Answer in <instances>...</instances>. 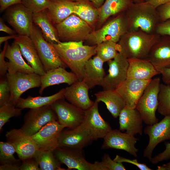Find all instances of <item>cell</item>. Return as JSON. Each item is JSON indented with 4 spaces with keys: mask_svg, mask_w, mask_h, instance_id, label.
Masks as SVG:
<instances>
[{
    "mask_svg": "<svg viewBox=\"0 0 170 170\" xmlns=\"http://www.w3.org/2000/svg\"><path fill=\"white\" fill-rule=\"evenodd\" d=\"M127 78L150 80L160 72L148 59H128Z\"/></svg>",
    "mask_w": 170,
    "mask_h": 170,
    "instance_id": "obj_25",
    "label": "cell"
},
{
    "mask_svg": "<svg viewBox=\"0 0 170 170\" xmlns=\"http://www.w3.org/2000/svg\"><path fill=\"white\" fill-rule=\"evenodd\" d=\"M170 0H144L151 5L157 8L159 6L169 2Z\"/></svg>",
    "mask_w": 170,
    "mask_h": 170,
    "instance_id": "obj_52",
    "label": "cell"
},
{
    "mask_svg": "<svg viewBox=\"0 0 170 170\" xmlns=\"http://www.w3.org/2000/svg\"><path fill=\"white\" fill-rule=\"evenodd\" d=\"M51 2L59 0H67L69 1H71L72 2H76V0H49Z\"/></svg>",
    "mask_w": 170,
    "mask_h": 170,
    "instance_id": "obj_58",
    "label": "cell"
},
{
    "mask_svg": "<svg viewBox=\"0 0 170 170\" xmlns=\"http://www.w3.org/2000/svg\"><path fill=\"white\" fill-rule=\"evenodd\" d=\"M22 55L20 46L14 40L11 44H8L5 54V57L9 60L7 61L8 72H34L31 67L25 61Z\"/></svg>",
    "mask_w": 170,
    "mask_h": 170,
    "instance_id": "obj_27",
    "label": "cell"
},
{
    "mask_svg": "<svg viewBox=\"0 0 170 170\" xmlns=\"http://www.w3.org/2000/svg\"><path fill=\"white\" fill-rule=\"evenodd\" d=\"M134 3H139L144 1V0H131Z\"/></svg>",
    "mask_w": 170,
    "mask_h": 170,
    "instance_id": "obj_57",
    "label": "cell"
},
{
    "mask_svg": "<svg viewBox=\"0 0 170 170\" xmlns=\"http://www.w3.org/2000/svg\"><path fill=\"white\" fill-rule=\"evenodd\" d=\"M10 96V89L6 75L0 77V107L9 102Z\"/></svg>",
    "mask_w": 170,
    "mask_h": 170,
    "instance_id": "obj_40",
    "label": "cell"
},
{
    "mask_svg": "<svg viewBox=\"0 0 170 170\" xmlns=\"http://www.w3.org/2000/svg\"><path fill=\"white\" fill-rule=\"evenodd\" d=\"M160 36L140 30L128 31L117 43L118 51L128 59H148L151 48Z\"/></svg>",
    "mask_w": 170,
    "mask_h": 170,
    "instance_id": "obj_2",
    "label": "cell"
},
{
    "mask_svg": "<svg viewBox=\"0 0 170 170\" xmlns=\"http://www.w3.org/2000/svg\"><path fill=\"white\" fill-rule=\"evenodd\" d=\"M96 101L104 102L112 116L115 118L119 117L126 104L116 90H104L94 94Z\"/></svg>",
    "mask_w": 170,
    "mask_h": 170,
    "instance_id": "obj_30",
    "label": "cell"
},
{
    "mask_svg": "<svg viewBox=\"0 0 170 170\" xmlns=\"http://www.w3.org/2000/svg\"><path fill=\"white\" fill-rule=\"evenodd\" d=\"M165 149L161 153L152 157L149 162L153 164H156L164 161L170 159V143L165 142Z\"/></svg>",
    "mask_w": 170,
    "mask_h": 170,
    "instance_id": "obj_43",
    "label": "cell"
},
{
    "mask_svg": "<svg viewBox=\"0 0 170 170\" xmlns=\"http://www.w3.org/2000/svg\"><path fill=\"white\" fill-rule=\"evenodd\" d=\"M119 130L133 136L143 133L142 117L136 108H130L126 105L119 115Z\"/></svg>",
    "mask_w": 170,
    "mask_h": 170,
    "instance_id": "obj_24",
    "label": "cell"
},
{
    "mask_svg": "<svg viewBox=\"0 0 170 170\" xmlns=\"http://www.w3.org/2000/svg\"><path fill=\"white\" fill-rule=\"evenodd\" d=\"M16 152L13 145L9 143L0 142V163L1 165L13 164L21 165L22 161L16 159L14 154Z\"/></svg>",
    "mask_w": 170,
    "mask_h": 170,
    "instance_id": "obj_38",
    "label": "cell"
},
{
    "mask_svg": "<svg viewBox=\"0 0 170 170\" xmlns=\"http://www.w3.org/2000/svg\"><path fill=\"white\" fill-rule=\"evenodd\" d=\"M14 39L19 45L22 55L33 68L34 73L40 76L44 75L46 71L30 37L17 35Z\"/></svg>",
    "mask_w": 170,
    "mask_h": 170,
    "instance_id": "obj_23",
    "label": "cell"
},
{
    "mask_svg": "<svg viewBox=\"0 0 170 170\" xmlns=\"http://www.w3.org/2000/svg\"><path fill=\"white\" fill-rule=\"evenodd\" d=\"M74 14L87 23L95 30L99 19L98 8L88 0H76Z\"/></svg>",
    "mask_w": 170,
    "mask_h": 170,
    "instance_id": "obj_33",
    "label": "cell"
},
{
    "mask_svg": "<svg viewBox=\"0 0 170 170\" xmlns=\"http://www.w3.org/2000/svg\"><path fill=\"white\" fill-rule=\"evenodd\" d=\"M144 134L149 137L148 143L144 150L143 157L149 161L152 157L155 148L160 143L170 139V115L165 116L159 122L147 125L144 129Z\"/></svg>",
    "mask_w": 170,
    "mask_h": 170,
    "instance_id": "obj_15",
    "label": "cell"
},
{
    "mask_svg": "<svg viewBox=\"0 0 170 170\" xmlns=\"http://www.w3.org/2000/svg\"><path fill=\"white\" fill-rule=\"evenodd\" d=\"M6 76L11 91L9 102L15 105L24 93L29 89L41 86V76L34 72H7Z\"/></svg>",
    "mask_w": 170,
    "mask_h": 170,
    "instance_id": "obj_11",
    "label": "cell"
},
{
    "mask_svg": "<svg viewBox=\"0 0 170 170\" xmlns=\"http://www.w3.org/2000/svg\"><path fill=\"white\" fill-rule=\"evenodd\" d=\"M33 23L39 28L43 37L48 42L52 44L61 42L47 9L33 13Z\"/></svg>",
    "mask_w": 170,
    "mask_h": 170,
    "instance_id": "obj_29",
    "label": "cell"
},
{
    "mask_svg": "<svg viewBox=\"0 0 170 170\" xmlns=\"http://www.w3.org/2000/svg\"><path fill=\"white\" fill-rule=\"evenodd\" d=\"M65 128L58 121H51L31 137L38 149L54 151L58 147L59 138Z\"/></svg>",
    "mask_w": 170,
    "mask_h": 170,
    "instance_id": "obj_16",
    "label": "cell"
},
{
    "mask_svg": "<svg viewBox=\"0 0 170 170\" xmlns=\"http://www.w3.org/2000/svg\"><path fill=\"white\" fill-rule=\"evenodd\" d=\"M96 55L104 62L114 59L117 54V43L105 41L96 45Z\"/></svg>",
    "mask_w": 170,
    "mask_h": 170,
    "instance_id": "obj_36",
    "label": "cell"
},
{
    "mask_svg": "<svg viewBox=\"0 0 170 170\" xmlns=\"http://www.w3.org/2000/svg\"><path fill=\"white\" fill-rule=\"evenodd\" d=\"M33 14L21 3L6 9L5 16L8 22L18 35L30 37L34 24Z\"/></svg>",
    "mask_w": 170,
    "mask_h": 170,
    "instance_id": "obj_10",
    "label": "cell"
},
{
    "mask_svg": "<svg viewBox=\"0 0 170 170\" xmlns=\"http://www.w3.org/2000/svg\"><path fill=\"white\" fill-rule=\"evenodd\" d=\"M99 102L84 110V120L80 125L87 132L94 140L105 138L112 130L110 124L101 116L98 110Z\"/></svg>",
    "mask_w": 170,
    "mask_h": 170,
    "instance_id": "obj_13",
    "label": "cell"
},
{
    "mask_svg": "<svg viewBox=\"0 0 170 170\" xmlns=\"http://www.w3.org/2000/svg\"><path fill=\"white\" fill-rule=\"evenodd\" d=\"M61 42L85 41L94 31L85 21L72 14L55 26Z\"/></svg>",
    "mask_w": 170,
    "mask_h": 170,
    "instance_id": "obj_6",
    "label": "cell"
},
{
    "mask_svg": "<svg viewBox=\"0 0 170 170\" xmlns=\"http://www.w3.org/2000/svg\"><path fill=\"white\" fill-rule=\"evenodd\" d=\"M65 88L64 98L70 103L85 110L94 104L88 95L89 89L82 81H78Z\"/></svg>",
    "mask_w": 170,
    "mask_h": 170,
    "instance_id": "obj_22",
    "label": "cell"
},
{
    "mask_svg": "<svg viewBox=\"0 0 170 170\" xmlns=\"http://www.w3.org/2000/svg\"><path fill=\"white\" fill-rule=\"evenodd\" d=\"M133 3L131 0H105L98 9L99 19L96 27L99 28L111 16L125 12Z\"/></svg>",
    "mask_w": 170,
    "mask_h": 170,
    "instance_id": "obj_31",
    "label": "cell"
},
{
    "mask_svg": "<svg viewBox=\"0 0 170 170\" xmlns=\"http://www.w3.org/2000/svg\"><path fill=\"white\" fill-rule=\"evenodd\" d=\"M162 76V79L164 83L170 85V66L163 68L159 71Z\"/></svg>",
    "mask_w": 170,
    "mask_h": 170,
    "instance_id": "obj_50",
    "label": "cell"
},
{
    "mask_svg": "<svg viewBox=\"0 0 170 170\" xmlns=\"http://www.w3.org/2000/svg\"><path fill=\"white\" fill-rule=\"evenodd\" d=\"M148 59L159 71L170 66V36H160L151 48Z\"/></svg>",
    "mask_w": 170,
    "mask_h": 170,
    "instance_id": "obj_21",
    "label": "cell"
},
{
    "mask_svg": "<svg viewBox=\"0 0 170 170\" xmlns=\"http://www.w3.org/2000/svg\"><path fill=\"white\" fill-rule=\"evenodd\" d=\"M20 165L13 164H6L1 165L0 166V170H20Z\"/></svg>",
    "mask_w": 170,
    "mask_h": 170,
    "instance_id": "obj_53",
    "label": "cell"
},
{
    "mask_svg": "<svg viewBox=\"0 0 170 170\" xmlns=\"http://www.w3.org/2000/svg\"><path fill=\"white\" fill-rule=\"evenodd\" d=\"M128 31H141L152 34L160 22L156 8L145 1L133 3L125 12Z\"/></svg>",
    "mask_w": 170,
    "mask_h": 170,
    "instance_id": "obj_3",
    "label": "cell"
},
{
    "mask_svg": "<svg viewBox=\"0 0 170 170\" xmlns=\"http://www.w3.org/2000/svg\"><path fill=\"white\" fill-rule=\"evenodd\" d=\"M53 152L58 160L66 165L68 170H107L102 161L94 163L87 161L82 150L58 147Z\"/></svg>",
    "mask_w": 170,
    "mask_h": 170,
    "instance_id": "obj_8",
    "label": "cell"
},
{
    "mask_svg": "<svg viewBox=\"0 0 170 170\" xmlns=\"http://www.w3.org/2000/svg\"><path fill=\"white\" fill-rule=\"evenodd\" d=\"M22 109L16 107L12 103H8L0 107V131L9 119L13 117H18L22 113Z\"/></svg>",
    "mask_w": 170,
    "mask_h": 170,
    "instance_id": "obj_39",
    "label": "cell"
},
{
    "mask_svg": "<svg viewBox=\"0 0 170 170\" xmlns=\"http://www.w3.org/2000/svg\"><path fill=\"white\" fill-rule=\"evenodd\" d=\"M125 12L116 15L103 26L93 31L85 40L88 45H95L107 41L117 43L121 37L128 31Z\"/></svg>",
    "mask_w": 170,
    "mask_h": 170,
    "instance_id": "obj_4",
    "label": "cell"
},
{
    "mask_svg": "<svg viewBox=\"0 0 170 170\" xmlns=\"http://www.w3.org/2000/svg\"><path fill=\"white\" fill-rule=\"evenodd\" d=\"M20 170H41L39 164L34 157L22 161Z\"/></svg>",
    "mask_w": 170,
    "mask_h": 170,
    "instance_id": "obj_45",
    "label": "cell"
},
{
    "mask_svg": "<svg viewBox=\"0 0 170 170\" xmlns=\"http://www.w3.org/2000/svg\"><path fill=\"white\" fill-rule=\"evenodd\" d=\"M157 170H170V162L162 166H158Z\"/></svg>",
    "mask_w": 170,
    "mask_h": 170,
    "instance_id": "obj_56",
    "label": "cell"
},
{
    "mask_svg": "<svg viewBox=\"0 0 170 170\" xmlns=\"http://www.w3.org/2000/svg\"><path fill=\"white\" fill-rule=\"evenodd\" d=\"M76 2L59 0L51 2L47 8L54 25H56L74 14Z\"/></svg>",
    "mask_w": 170,
    "mask_h": 170,
    "instance_id": "obj_32",
    "label": "cell"
},
{
    "mask_svg": "<svg viewBox=\"0 0 170 170\" xmlns=\"http://www.w3.org/2000/svg\"><path fill=\"white\" fill-rule=\"evenodd\" d=\"M150 80L127 78L115 89L130 108H135Z\"/></svg>",
    "mask_w": 170,
    "mask_h": 170,
    "instance_id": "obj_19",
    "label": "cell"
},
{
    "mask_svg": "<svg viewBox=\"0 0 170 170\" xmlns=\"http://www.w3.org/2000/svg\"><path fill=\"white\" fill-rule=\"evenodd\" d=\"M169 2H170V0H169Z\"/></svg>",
    "mask_w": 170,
    "mask_h": 170,
    "instance_id": "obj_59",
    "label": "cell"
},
{
    "mask_svg": "<svg viewBox=\"0 0 170 170\" xmlns=\"http://www.w3.org/2000/svg\"><path fill=\"white\" fill-rule=\"evenodd\" d=\"M158 112L164 116L170 115V85L160 84L158 95Z\"/></svg>",
    "mask_w": 170,
    "mask_h": 170,
    "instance_id": "obj_37",
    "label": "cell"
},
{
    "mask_svg": "<svg viewBox=\"0 0 170 170\" xmlns=\"http://www.w3.org/2000/svg\"><path fill=\"white\" fill-rule=\"evenodd\" d=\"M64 99H58L50 105L56 114L60 124L70 129L75 128L83 122L84 111L67 102Z\"/></svg>",
    "mask_w": 170,
    "mask_h": 170,
    "instance_id": "obj_12",
    "label": "cell"
},
{
    "mask_svg": "<svg viewBox=\"0 0 170 170\" xmlns=\"http://www.w3.org/2000/svg\"><path fill=\"white\" fill-rule=\"evenodd\" d=\"M103 149H113L124 150L135 157L138 156L139 149L135 144L139 138L119 129H112L104 138Z\"/></svg>",
    "mask_w": 170,
    "mask_h": 170,
    "instance_id": "obj_18",
    "label": "cell"
},
{
    "mask_svg": "<svg viewBox=\"0 0 170 170\" xmlns=\"http://www.w3.org/2000/svg\"><path fill=\"white\" fill-rule=\"evenodd\" d=\"M51 1L49 0H22V3L33 13L47 9Z\"/></svg>",
    "mask_w": 170,
    "mask_h": 170,
    "instance_id": "obj_41",
    "label": "cell"
},
{
    "mask_svg": "<svg viewBox=\"0 0 170 170\" xmlns=\"http://www.w3.org/2000/svg\"><path fill=\"white\" fill-rule=\"evenodd\" d=\"M102 162L108 170H125L122 163L117 162L111 159L109 155L105 153L102 158Z\"/></svg>",
    "mask_w": 170,
    "mask_h": 170,
    "instance_id": "obj_42",
    "label": "cell"
},
{
    "mask_svg": "<svg viewBox=\"0 0 170 170\" xmlns=\"http://www.w3.org/2000/svg\"><path fill=\"white\" fill-rule=\"evenodd\" d=\"M104 62L96 55L86 63L84 69L82 81L91 88L96 86L100 85L105 73L103 68Z\"/></svg>",
    "mask_w": 170,
    "mask_h": 170,
    "instance_id": "obj_28",
    "label": "cell"
},
{
    "mask_svg": "<svg viewBox=\"0 0 170 170\" xmlns=\"http://www.w3.org/2000/svg\"><path fill=\"white\" fill-rule=\"evenodd\" d=\"M8 42H5L3 50L0 53V77L6 76L8 72L7 61L4 59L5 54L8 45Z\"/></svg>",
    "mask_w": 170,
    "mask_h": 170,
    "instance_id": "obj_48",
    "label": "cell"
},
{
    "mask_svg": "<svg viewBox=\"0 0 170 170\" xmlns=\"http://www.w3.org/2000/svg\"><path fill=\"white\" fill-rule=\"evenodd\" d=\"M41 170H64L61 163L55 156L53 151L38 149L34 157Z\"/></svg>",
    "mask_w": 170,
    "mask_h": 170,
    "instance_id": "obj_35",
    "label": "cell"
},
{
    "mask_svg": "<svg viewBox=\"0 0 170 170\" xmlns=\"http://www.w3.org/2000/svg\"><path fill=\"white\" fill-rule=\"evenodd\" d=\"M24 123L20 128L25 134L31 136L48 122L58 121L56 114L50 105L30 109L24 117Z\"/></svg>",
    "mask_w": 170,
    "mask_h": 170,
    "instance_id": "obj_9",
    "label": "cell"
},
{
    "mask_svg": "<svg viewBox=\"0 0 170 170\" xmlns=\"http://www.w3.org/2000/svg\"><path fill=\"white\" fill-rule=\"evenodd\" d=\"M94 140L80 125L75 128L62 131L58 141V147L82 150Z\"/></svg>",
    "mask_w": 170,
    "mask_h": 170,
    "instance_id": "obj_20",
    "label": "cell"
},
{
    "mask_svg": "<svg viewBox=\"0 0 170 170\" xmlns=\"http://www.w3.org/2000/svg\"><path fill=\"white\" fill-rule=\"evenodd\" d=\"M160 85V78L152 79L136 105L135 108L141 115L143 122L147 125H153L158 122L156 113L158 107Z\"/></svg>",
    "mask_w": 170,
    "mask_h": 170,
    "instance_id": "obj_5",
    "label": "cell"
},
{
    "mask_svg": "<svg viewBox=\"0 0 170 170\" xmlns=\"http://www.w3.org/2000/svg\"><path fill=\"white\" fill-rule=\"evenodd\" d=\"M0 31L4 32L10 35H15L16 32L14 30L11 29L4 23L2 18H0Z\"/></svg>",
    "mask_w": 170,
    "mask_h": 170,
    "instance_id": "obj_51",
    "label": "cell"
},
{
    "mask_svg": "<svg viewBox=\"0 0 170 170\" xmlns=\"http://www.w3.org/2000/svg\"><path fill=\"white\" fill-rule=\"evenodd\" d=\"M119 162H126L133 165L138 167L140 170H151L145 163L139 162L137 159H131L116 155L113 160Z\"/></svg>",
    "mask_w": 170,
    "mask_h": 170,
    "instance_id": "obj_44",
    "label": "cell"
},
{
    "mask_svg": "<svg viewBox=\"0 0 170 170\" xmlns=\"http://www.w3.org/2000/svg\"><path fill=\"white\" fill-rule=\"evenodd\" d=\"M5 137L7 141L14 147L22 161L33 157L38 150L31 136L25 134L20 129H13L7 131Z\"/></svg>",
    "mask_w": 170,
    "mask_h": 170,
    "instance_id": "obj_17",
    "label": "cell"
},
{
    "mask_svg": "<svg viewBox=\"0 0 170 170\" xmlns=\"http://www.w3.org/2000/svg\"><path fill=\"white\" fill-rule=\"evenodd\" d=\"M156 8L159 15L160 22L170 18V2L161 5Z\"/></svg>",
    "mask_w": 170,
    "mask_h": 170,
    "instance_id": "obj_47",
    "label": "cell"
},
{
    "mask_svg": "<svg viewBox=\"0 0 170 170\" xmlns=\"http://www.w3.org/2000/svg\"><path fill=\"white\" fill-rule=\"evenodd\" d=\"M79 80L72 72L67 71L65 68L60 67L47 71L41 76V86L39 94H42L47 88L60 83H65L70 85Z\"/></svg>",
    "mask_w": 170,
    "mask_h": 170,
    "instance_id": "obj_26",
    "label": "cell"
},
{
    "mask_svg": "<svg viewBox=\"0 0 170 170\" xmlns=\"http://www.w3.org/2000/svg\"><path fill=\"white\" fill-rule=\"evenodd\" d=\"M22 0H0V10L2 12L9 7L22 3Z\"/></svg>",
    "mask_w": 170,
    "mask_h": 170,
    "instance_id": "obj_49",
    "label": "cell"
},
{
    "mask_svg": "<svg viewBox=\"0 0 170 170\" xmlns=\"http://www.w3.org/2000/svg\"><path fill=\"white\" fill-rule=\"evenodd\" d=\"M65 93V88H63L58 92L49 96L32 97L28 95L26 98H20L15 106L22 109L40 108L51 105L55 100L64 98Z\"/></svg>",
    "mask_w": 170,
    "mask_h": 170,
    "instance_id": "obj_34",
    "label": "cell"
},
{
    "mask_svg": "<svg viewBox=\"0 0 170 170\" xmlns=\"http://www.w3.org/2000/svg\"><path fill=\"white\" fill-rule=\"evenodd\" d=\"M17 35H10L9 36H2L0 37V45H1L3 42H5L8 40L14 39L17 37Z\"/></svg>",
    "mask_w": 170,
    "mask_h": 170,
    "instance_id": "obj_54",
    "label": "cell"
},
{
    "mask_svg": "<svg viewBox=\"0 0 170 170\" xmlns=\"http://www.w3.org/2000/svg\"><path fill=\"white\" fill-rule=\"evenodd\" d=\"M83 41L61 42L53 45L62 60L82 81L86 62L96 54V45H84Z\"/></svg>",
    "mask_w": 170,
    "mask_h": 170,
    "instance_id": "obj_1",
    "label": "cell"
},
{
    "mask_svg": "<svg viewBox=\"0 0 170 170\" xmlns=\"http://www.w3.org/2000/svg\"><path fill=\"white\" fill-rule=\"evenodd\" d=\"M30 37L46 72L58 67L68 68L61 60L53 44L45 39L40 29L34 24Z\"/></svg>",
    "mask_w": 170,
    "mask_h": 170,
    "instance_id": "obj_7",
    "label": "cell"
},
{
    "mask_svg": "<svg viewBox=\"0 0 170 170\" xmlns=\"http://www.w3.org/2000/svg\"><path fill=\"white\" fill-rule=\"evenodd\" d=\"M155 33L160 35L170 36V18L160 22L156 27Z\"/></svg>",
    "mask_w": 170,
    "mask_h": 170,
    "instance_id": "obj_46",
    "label": "cell"
},
{
    "mask_svg": "<svg viewBox=\"0 0 170 170\" xmlns=\"http://www.w3.org/2000/svg\"><path fill=\"white\" fill-rule=\"evenodd\" d=\"M94 6L98 9L103 4L105 0H88Z\"/></svg>",
    "mask_w": 170,
    "mask_h": 170,
    "instance_id": "obj_55",
    "label": "cell"
},
{
    "mask_svg": "<svg viewBox=\"0 0 170 170\" xmlns=\"http://www.w3.org/2000/svg\"><path fill=\"white\" fill-rule=\"evenodd\" d=\"M107 62L108 74L105 76L100 86L104 90H115L127 78L128 59L118 52L114 59Z\"/></svg>",
    "mask_w": 170,
    "mask_h": 170,
    "instance_id": "obj_14",
    "label": "cell"
}]
</instances>
